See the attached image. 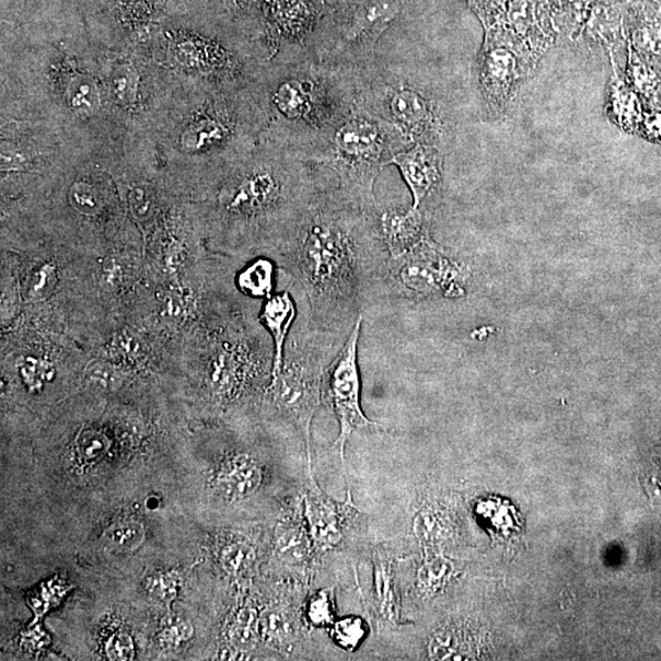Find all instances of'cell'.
<instances>
[{
	"label": "cell",
	"instance_id": "12",
	"mask_svg": "<svg viewBox=\"0 0 661 661\" xmlns=\"http://www.w3.org/2000/svg\"><path fill=\"white\" fill-rule=\"evenodd\" d=\"M306 592L291 602L267 607L260 613V634L266 642L292 653L297 643L301 645L310 633L303 615Z\"/></svg>",
	"mask_w": 661,
	"mask_h": 661
},
{
	"label": "cell",
	"instance_id": "27",
	"mask_svg": "<svg viewBox=\"0 0 661 661\" xmlns=\"http://www.w3.org/2000/svg\"><path fill=\"white\" fill-rule=\"evenodd\" d=\"M613 106L618 123L631 126L639 117L638 100L634 92L616 85L613 95Z\"/></svg>",
	"mask_w": 661,
	"mask_h": 661
},
{
	"label": "cell",
	"instance_id": "34",
	"mask_svg": "<svg viewBox=\"0 0 661 661\" xmlns=\"http://www.w3.org/2000/svg\"><path fill=\"white\" fill-rule=\"evenodd\" d=\"M646 131L649 137L661 140V113H656V115L648 117Z\"/></svg>",
	"mask_w": 661,
	"mask_h": 661
},
{
	"label": "cell",
	"instance_id": "25",
	"mask_svg": "<svg viewBox=\"0 0 661 661\" xmlns=\"http://www.w3.org/2000/svg\"><path fill=\"white\" fill-rule=\"evenodd\" d=\"M20 375L30 390H39L55 378V367L45 359L27 357L20 361Z\"/></svg>",
	"mask_w": 661,
	"mask_h": 661
},
{
	"label": "cell",
	"instance_id": "7",
	"mask_svg": "<svg viewBox=\"0 0 661 661\" xmlns=\"http://www.w3.org/2000/svg\"><path fill=\"white\" fill-rule=\"evenodd\" d=\"M459 270L431 241L415 252L390 260L387 289L397 295L419 299L447 291Z\"/></svg>",
	"mask_w": 661,
	"mask_h": 661
},
{
	"label": "cell",
	"instance_id": "9",
	"mask_svg": "<svg viewBox=\"0 0 661 661\" xmlns=\"http://www.w3.org/2000/svg\"><path fill=\"white\" fill-rule=\"evenodd\" d=\"M274 559L293 585L309 588L312 584L318 563L304 519L301 492L285 505L282 521L276 526Z\"/></svg>",
	"mask_w": 661,
	"mask_h": 661
},
{
	"label": "cell",
	"instance_id": "2",
	"mask_svg": "<svg viewBox=\"0 0 661 661\" xmlns=\"http://www.w3.org/2000/svg\"><path fill=\"white\" fill-rule=\"evenodd\" d=\"M357 91L349 74H339L338 67L297 66L274 97L278 115L286 123L283 143L314 163L340 124L356 109Z\"/></svg>",
	"mask_w": 661,
	"mask_h": 661
},
{
	"label": "cell",
	"instance_id": "30",
	"mask_svg": "<svg viewBox=\"0 0 661 661\" xmlns=\"http://www.w3.org/2000/svg\"><path fill=\"white\" fill-rule=\"evenodd\" d=\"M629 72L636 86L643 92H653L657 88V78L652 71H649L640 60L631 54L629 56Z\"/></svg>",
	"mask_w": 661,
	"mask_h": 661
},
{
	"label": "cell",
	"instance_id": "15",
	"mask_svg": "<svg viewBox=\"0 0 661 661\" xmlns=\"http://www.w3.org/2000/svg\"><path fill=\"white\" fill-rule=\"evenodd\" d=\"M389 109L403 138L427 141L436 130V115L429 102L417 92L401 89L392 95Z\"/></svg>",
	"mask_w": 661,
	"mask_h": 661
},
{
	"label": "cell",
	"instance_id": "33",
	"mask_svg": "<svg viewBox=\"0 0 661 661\" xmlns=\"http://www.w3.org/2000/svg\"><path fill=\"white\" fill-rule=\"evenodd\" d=\"M113 352L123 360L131 361L138 358L140 350L138 344L134 343V338L120 336L116 339Z\"/></svg>",
	"mask_w": 661,
	"mask_h": 661
},
{
	"label": "cell",
	"instance_id": "37",
	"mask_svg": "<svg viewBox=\"0 0 661 661\" xmlns=\"http://www.w3.org/2000/svg\"><path fill=\"white\" fill-rule=\"evenodd\" d=\"M147 506H148V509H149V510H158V509H159V506H160V500H159V499H156V498H150V499L147 501Z\"/></svg>",
	"mask_w": 661,
	"mask_h": 661
},
{
	"label": "cell",
	"instance_id": "21",
	"mask_svg": "<svg viewBox=\"0 0 661 661\" xmlns=\"http://www.w3.org/2000/svg\"><path fill=\"white\" fill-rule=\"evenodd\" d=\"M236 286L247 297H270L275 286V265L259 259L247 265L236 277Z\"/></svg>",
	"mask_w": 661,
	"mask_h": 661
},
{
	"label": "cell",
	"instance_id": "35",
	"mask_svg": "<svg viewBox=\"0 0 661 661\" xmlns=\"http://www.w3.org/2000/svg\"><path fill=\"white\" fill-rule=\"evenodd\" d=\"M51 270L48 266H45L43 270L38 271L36 281H34V291H44L46 289L48 281L50 280Z\"/></svg>",
	"mask_w": 661,
	"mask_h": 661
},
{
	"label": "cell",
	"instance_id": "31",
	"mask_svg": "<svg viewBox=\"0 0 661 661\" xmlns=\"http://www.w3.org/2000/svg\"><path fill=\"white\" fill-rule=\"evenodd\" d=\"M107 656L111 660H131L134 658V645L131 638L126 634L113 636L107 643Z\"/></svg>",
	"mask_w": 661,
	"mask_h": 661
},
{
	"label": "cell",
	"instance_id": "11",
	"mask_svg": "<svg viewBox=\"0 0 661 661\" xmlns=\"http://www.w3.org/2000/svg\"><path fill=\"white\" fill-rule=\"evenodd\" d=\"M265 482V467L250 452H235L217 471L214 490L227 503L251 499Z\"/></svg>",
	"mask_w": 661,
	"mask_h": 661
},
{
	"label": "cell",
	"instance_id": "3",
	"mask_svg": "<svg viewBox=\"0 0 661 661\" xmlns=\"http://www.w3.org/2000/svg\"><path fill=\"white\" fill-rule=\"evenodd\" d=\"M403 139L394 123L359 103L348 119L340 124L314 164L334 172L340 187L360 200L376 205L374 184L381 170L396 154Z\"/></svg>",
	"mask_w": 661,
	"mask_h": 661
},
{
	"label": "cell",
	"instance_id": "6",
	"mask_svg": "<svg viewBox=\"0 0 661 661\" xmlns=\"http://www.w3.org/2000/svg\"><path fill=\"white\" fill-rule=\"evenodd\" d=\"M301 495L304 519L320 564L324 556L339 550L348 541L360 513L353 503L352 492L348 491L347 500L339 502L320 488L313 472V460L308 463Z\"/></svg>",
	"mask_w": 661,
	"mask_h": 661
},
{
	"label": "cell",
	"instance_id": "23",
	"mask_svg": "<svg viewBox=\"0 0 661 661\" xmlns=\"http://www.w3.org/2000/svg\"><path fill=\"white\" fill-rule=\"evenodd\" d=\"M257 561L255 546L245 541L227 543L220 552V564L224 572L233 577L250 573Z\"/></svg>",
	"mask_w": 661,
	"mask_h": 661
},
{
	"label": "cell",
	"instance_id": "10",
	"mask_svg": "<svg viewBox=\"0 0 661 661\" xmlns=\"http://www.w3.org/2000/svg\"><path fill=\"white\" fill-rule=\"evenodd\" d=\"M397 165L413 195V208L421 209L441 182V154L428 143H417L406 152H397L390 161Z\"/></svg>",
	"mask_w": 661,
	"mask_h": 661
},
{
	"label": "cell",
	"instance_id": "14",
	"mask_svg": "<svg viewBox=\"0 0 661 661\" xmlns=\"http://www.w3.org/2000/svg\"><path fill=\"white\" fill-rule=\"evenodd\" d=\"M373 611L381 626L402 625V605L394 559L381 546L373 554Z\"/></svg>",
	"mask_w": 661,
	"mask_h": 661
},
{
	"label": "cell",
	"instance_id": "24",
	"mask_svg": "<svg viewBox=\"0 0 661 661\" xmlns=\"http://www.w3.org/2000/svg\"><path fill=\"white\" fill-rule=\"evenodd\" d=\"M328 629L334 642L347 652H355L368 634L366 619L356 615L336 619Z\"/></svg>",
	"mask_w": 661,
	"mask_h": 661
},
{
	"label": "cell",
	"instance_id": "28",
	"mask_svg": "<svg viewBox=\"0 0 661 661\" xmlns=\"http://www.w3.org/2000/svg\"><path fill=\"white\" fill-rule=\"evenodd\" d=\"M88 379L91 385L105 391H115L123 384L119 371L107 363L92 366L88 371Z\"/></svg>",
	"mask_w": 661,
	"mask_h": 661
},
{
	"label": "cell",
	"instance_id": "4",
	"mask_svg": "<svg viewBox=\"0 0 661 661\" xmlns=\"http://www.w3.org/2000/svg\"><path fill=\"white\" fill-rule=\"evenodd\" d=\"M302 322L288 338L281 370L272 378L268 394L280 415L312 449V422L323 397L326 368L345 344Z\"/></svg>",
	"mask_w": 661,
	"mask_h": 661
},
{
	"label": "cell",
	"instance_id": "22",
	"mask_svg": "<svg viewBox=\"0 0 661 661\" xmlns=\"http://www.w3.org/2000/svg\"><path fill=\"white\" fill-rule=\"evenodd\" d=\"M144 530L137 522H119L109 526L103 533L102 543L113 554H128L136 552L143 543Z\"/></svg>",
	"mask_w": 661,
	"mask_h": 661
},
{
	"label": "cell",
	"instance_id": "19",
	"mask_svg": "<svg viewBox=\"0 0 661 661\" xmlns=\"http://www.w3.org/2000/svg\"><path fill=\"white\" fill-rule=\"evenodd\" d=\"M230 657L243 656L252 652L259 643L260 613L253 606L242 607L229 627Z\"/></svg>",
	"mask_w": 661,
	"mask_h": 661
},
{
	"label": "cell",
	"instance_id": "18",
	"mask_svg": "<svg viewBox=\"0 0 661 661\" xmlns=\"http://www.w3.org/2000/svg\"><path fill=\"white\" fill-rule=\"evenodd\" d=\"M322 10V0H277V23L288 35L301 38Z\"/></svg>",
	"mask_w": 661,
	"mask_h": 661
},
{
	"label": "cell",
	"instance_id": "1",
	"mask_svg": "<svg viewBox=\"0 0 661 661\" xmlns=\"http://www.w3.org/2000/svg\"><path fill=\"white\" fill-rule=\"evenodd\" d=\"M305 303L304 322L345 344L364 310L384 292L391 256L376 205L318 173L317 188L301 225L280 254Z\"/></svg>",
	"mask_w": 661,
	"mask_h": 661
},
{
	"label": "cell",
	"instance_id": "16",
	"mask_svg": "<svg viewBox=\"0 0 661 661\" xmlns=\"http://www.w3.org/2000/svg\"><path fill=\"white\" fill-rule=\"evenodd\" d=\"M297 302L291 292L267 297L260 320L274 340L275 360L272 378L281 370L288 333L294 323Z\"/></svg>",
	"mask_w": 661,
	"mask_h": 661
},
{
	"label": "cell",
	"instance_id": "32",
	"mask_svg": "<svg viewBox=\"0 0 661 661\" xmlns=\"http://www.w3.org/2000/svg\"><path fill=\"white\" fill-rule=\"evenodd\" d=\"M178 577L174 573L163 575L154 580L152 592L170 604L177 595Z\"/></svg>",
	"mask_w": 661,
	"mask_h": 661
},
{
	"label": "cell",
	"instance_id": "17",
	"mask_svg": "<svg viewBox=\"0 0 661 661\" xmlns=\"http://www.w3.org/2000/svg\"><path fill=\"white\" fill-rule=\"evenodd\" d=\"M514 79L515 60L510 50L495 48L485 55L483 81L491 97H508Z\"/></svg>",
	"mask_w": 661,
	"mask_h": 661
},
{
	"label": "cell",
	"instance_id": "36",
	"mask_svg": "<svg viewBox=\"0 0 661 661\" xmlns=\"http://www.w3.org/2000/svg\"><path fill=\"white\" fill-rule=\"evenodd\" d=\"M174 631L175 635L178 636L179 640H187L194 635L193 626L187 623H183L177 627H174Z\"/></svg>",
	"mask_w": 661,
	"mask_h": 661
},
{
	"label": "cell",
	"instance_id": "29",
	"mask_svg": "<svg viewBox=\"0 0 661 661\" xmlns=\"http://www.w3.org/2000/svg\"><path fill=\"white\" fill-rule=\"evenodd\" d=\"M76 208L86 214H94L101 210V201L94 188L88 184H78L71 194Z\"/></svg>",
	"mask_w": 661,
	"mask_h": 661
},
{
	"label": "cell",
	"instance_id": "13",
	"mask_svg": "<svg viewBox=\"0 0 661 661\" xmlns=\"http://www.w3.org/2000/svg\"><path fill=\"white\" fill-rule=\"evenodd\" d=\"M382 237L386 244L391 259L405 256L428 243L425 216L421 209L408 211L387 210L380 214Z\"/></svg>",
	"mask_w": 661,
	"mask_h": 661
},
{
	"label": "cell",
	"instance_id": "26",
	"mask_svg": "<svg viewBox=\"0 0 661 661\" xmlns=\"http://www.w3.org/2000/svg\"><path fill=\"white\" fill-rule=\"evenodd\" d=\"M109 448L108 439L97 430H84L77 439V450L81 460L92 463L105 456Z\"/></svg>",
	"mask_w": 661,
	"mask_h": 661
},
{
	"label": "cell",
	"instance_id": "5",
	"mask_svg": "<svg viewBox=\"0 0 661 661\" xmlns=\"http://www.w3.org/2000/svg\"><path fill=\"white\" fill-rule=\"evenodd\" d=\"M363 316L358 320L343 348L326 368L323 396L333 409L339 425V436L334 443L345 464L347 442L355 432L386 431L379 422L370 420L360 405V374L358 345Z\"/></svg>",
	"mask_w": 661,
	"mask_h": 661
},
{
	"label": "cell",
	"instance_id": "8",
	"mask_svg": "<svg viewBox=\"0 0 661 661\" xmlns=\"http://www.w3.org/2000/svg\"><path fill=\"white\" fill-rule=\"evenodd\" d=\"M399 12V0H352L345 25L339 28V54L333 66L367 61L374 56L378 39Z\"/></svg>",
	"mask_w": 661,
	"mask_h": 661
},
{
	"label": "cell",
	"instance_id": "20",
	"mask_svg": "<svg viewBox=\"0 0 661 661\" xmlns=\"http://www.w3.org/2000/svg\"><path fill=\"white\" fill-rule=\"evenodd\" d=\"M303 615L309 631L329 628L336 622V595L334 588H324L306 595Z\"/></svg>",
	"mask_w": 661,
	"mask_h": 661
}]
</instances>
